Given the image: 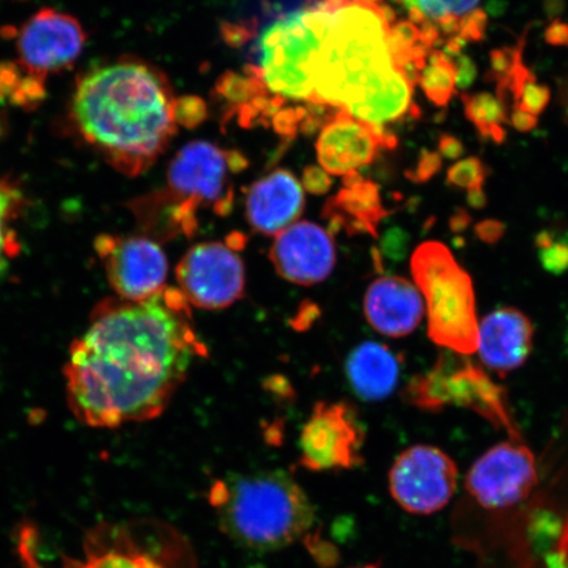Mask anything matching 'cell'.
<instances>
[{
	"mask_svg": "<svg viewBox=\"0 0 568 568\" xmlns=\"http://www.w3.org/2000/svg\"><path fill=\"white\" fill-rule=\"evenodd\" d=\"M510 122H513L517 131L530 132L537 126L538 119L527 111L515 109L513 116H510Z\"/></svg>",
	"mask_w": 568,
	"mask_h": 568,
	"instance_id": "obj_37",
	"label": "cell"
},
{
	"mask_svg": "<svg viewBox=\"0 0 568 568\" xmlns=\"http://www.w3.org/2000/svg\"><path fill=\"white\" fill-rule=\"evenodd\" d=\"M207 357L180 290L146 301L106 300L70 347L71 410L92 428L153 420L172 402L196 358Z\"/></svg>",
	"mask_w": 568,
	"mask_h": 568,
	"instance_id": "obj_1",
	"label": "cell"
},
{
	"mask_svg": "<svg viewBox=\"0 0 568 568\" xmlns=\"http://www.w3.org/2000/svg\"><path fill=\"white\" fill-rule=\"evenodd\" d=\"M365 428L346 402H318L301 435V465L311 471L351 470L364 462Z\"/></svg>",
	"mask_w": 568,
	"mask_h": 568,
	"instance_id": "obj_11",
	"label": "cell"
},
{
	"mask_svg": "<svg viewBox=\"0 0 568 568\" xmlns=\"http://www.w3.org/2000/svg\"><path fill=\"white\" fill-rule=\"evenodd\" d=\"M478 233L483 240H496L501 236L503 225L496 222H486L478 225Z\"/></svg>",
	"mask_w": 568,
	"mask_h": 568,
	"instance_id": "obj_38",
	"label": "cell"
},
{
	"mask_svg": "<svg viewBox=\"0 0 568 568\" xmlns=\"http://www.w3.org/2000/svg\"><path fill=\"white\" fill-rule=\"evenodd\" d=\"M439 152H442L445 159L457 160L464 155L465 149L459 140L445 134V136L439 140Z\"/></svg>",
	"mask_w": 568,
	"mask_h": 568,
	"instance_id": "obj_35",
	"label": "cell"
},
{
	"mask_svg": "<svg viewBox=\"0 0 568 568\" xmlns=\"http://www.w3.org/2000/svg\"><path fill=\"white\" fill-rule=\"evenodd\" d=\"M454 63H456L457 69V88L462 90L470 88L475 78H477V68H475L470 57L459 54Z\"/></svg>",
	"mask_w": 568,
	"mask_h": 568,
	"instance_id": "obj_34",
	"label": "cell"
},
{
	"mask_svg": "<svg viewBox=\"0 0 568 568\" xmlns=\"http://www.w3.org/2000/svg\"><path fill=\"white\" fill-rule=\"evenodd\" d=\"M0 134H2V125H0Z\"/></svg>",
	"mask_w": 568,
	"mask_h": 568,
	"instance_id": "obj_42",
	"label": "cell"
},
{
	"mask_svg": "<svg viewBox=\"0 0 568 568\" xmlns=\"http://www.w3.org/2000/svg\"><path fill=\"white\" fill-rule=\"evenodd\" d=\"M352 568H379V567L375 566V565H366V566L352 567Z\"/></svg>",
	"mask_w": 568,
	"mask_h": 568,
	"instance_id": "obj_41",
	"label": "cell"
},
{
	"mask_svg": "<svg viewBox=\"0 0 568 568\" xmlns=\"http://www.w3.org/2000/svg\"><path fill=\"white\" fill-rule=\"evenodd\" d=\"M395 145V138L389 136L385 130L338 110L320 132L316 151L320 165L326 173L349 175L372 163L382 148Z\"/></svg>",
	"mask_w": 568,
	"mask_h": 568,
	"instance_id": "obj_16",
	"label": "cell"
},
{
	"mask_svg": "<svg viewBox=\"0 0 568 568\" xmlns=\"http://www.w3.org/2000/svg\"><path fill=\"white\" fill-rule=\"evenodd\" d=\"M229 170L232 172L230 152L207 141H193L170 162L168 186L162 191L190 216L196 217L199 207H212L225 216L233 203Z\"/></svg>",
	"mask_w": 568,
	"mask_h": 568,
	"instance_id": "obj_8",
	"label": "cell"
},
{
	"mask_svg": "<svg viewBox=\"0 0 568 568\" xmlns=\"http://www.w3.org/2000/svg\"><path fill=\"white\" fill-rule=\"evenodd\" d=\"M326 216L336 226L354 232H376V224L387 215L383 209L379 189L373 182L362 180L357 173L346 175L345 189L325 207Z\"/></svg>",
	"mask_w": 568,
	"mask_h": 568,
	"instance_id": "obj_21",
	"label": "cell"
},
{
	"mask_svg": "<svg viewBox=\"0 0 568 568\" xmlns=\"http://www.w3.org/2000/svg\"><path fill=\"white\" fill-rule=\"evenodd\" d=\"M538 486L535 454L523 439L509 438L475 460L465 479L466 491L480 507L508 509L529 499Z\"/></svg>",
	"mask_w": 568,
	"mask_h": 568,
	"instance_id": "obj_10",
	"label": "cell"
},
{
	"mask_svg": "<svg viewBox=\"0 0 568 568\" xmlns=\"http://www.w3.org/2000/svg\"><path fill=\"white\" fill-rule=\"evenodd\" d=\"M404 399L423 410H442L447 406L470 409L509 438L523 439L510 414L506 390L473 362L457 353L439 357L429 373L418 375L404 389Z\"/></svg>",
	"mask_w": 568,
	"mask_h": 568,
	"instance_id": "obj_7",
	"label": "cell"
},
{
	"mask_svg": "<svg viewBox=\"0 0 568 568\" xmlns=\"http://www.w3.org/2000/svg\"><path fill=\"white\" fill-rule=\"evenodd\" d=\"M480 0H399L412 23L436 24L445 34L459 33L462 20L477 10Z\"/></svg>",
	"mask_w": 568,
	"mask_h": 568,
	"instance_id": "obj_22",
	"label": "cell"
},
{
	"mask_svg": "<svg viewBox=\"0 0 568 568\" xmlns=\"http://www.w3.org/2000/svg\"><path fill=\"white\" fill-rule=\"evenodd\" d=\"M458 467L447 454L429 445H415L394 462L389 494L402 509L416 516L443 510L458 486Z\"/></svg>",
	"mask_w": 568,
	"mask_h": 568,
	"instance_id": "obj_9",
	"label": "cell"
},
{
	"mask_svg": "<svg viewBox=\"0 0 568 568\" xmlns=\"http://www.w3.org/2000/svg\"><path fill=\"white\" fill-rule=\"evenodd\" d=\"M535 326L520 310L503 307L479 323L478 353L486 367L500 376L520 368L529 358Z\"/></svg>",
	"mask_w": 568,
	"mask_h": 568,
	"instance_id": "obj_18",
	"label": "cell"
},
{
	"mask_svg": "<svg viewBox=\"0 0 568 568\" xmlns=\"http://www.w3.org/2000/svg\"><path fill=\"white\" fill-rule=\"evenodd\" d=\"M18 62L28 73L47 81L80 59L87 32L69 13L42 9L16 32Z\"/></svg>",
	"mask_w": 568,
	"mask_h": 568,
	"instance_id": "obj_14",
	"label": "cell"
},
{
	"mask_svg": "<svg viewBox=\"0 0 568 568\" xmlns=\"http://www.w3.org/2000/svg\"><path fill=\"white\" fill-rule=\"evenodd\" d=\"M550 101V90L544 84H539L532 77L524 84V88L515 103V109H520L538 116L548 106Z\"/></svg>",
	"mask_w": 568,
	"mask_h": 568,
	"instance_id": "obj_29",
	"label": "cell"
},
{
	"mask_svg": "<svg viewBox=\"0 0 568 568\" xmlns=\"http://www.w3.org/2000/svg\"><path fill=\"white\" fill-rule=\"evenodd\" d=\"M443 165L442 155L437 153L424 152L420 162H418L415 174H412V178H415V181L425 182L428 181L429 178L435 175L438 172V169Z\"/></svg>",
	"mask_w": 568,
	"mask_h": 568,
	"instance_id": "obj_33",
	"label": "cell"
},
{
	"mask_svg": "<svg viewBox=\"0 0 568 568\" xmlns=\"http://www.w3.org/2000/svg\"><path fill=\"white\" fill-rule=\"evenodd\" d=\"M95 252L119 300L146 301L166 287L169 262L158 241L101 234L95 240Z\"/></svg>",
	"mask_w": 568,
	"mask_h": 568,
	"instance_id": "obj_13",
	"label": "cell"
},
{
	"mask_svg": "<svg viewBox=\"0 0 568 568\" xmlns=\"http://www.w3.org/2000/svg\"><path fill=\"white\" fill-rule=\"evenodd\" d=\"M367 323L390 338L409 336L426 314L424 297L415 282L389 275L375 280L364 300Z\"/></svg>",
	"mask_w": 568,
	"mask_h": 568,
	"instance_id": "obj_17",
	"label": "cell"
},
{
	"mask_svg": "<svg viewBox=\"0 0 568 568\" xmlns=\"http://www.w3.org/2000/svg\"><path fill=\"white\" fill-rule=\"evenodd\" d=\"M331 11L323 2L273 21L257 44L258 65L248 68L270 94L281 101L310 103L312 75L328 32Z\"/></svg>",
	"mask_w": 568,
	"mask_h": 568,
	"instance_id": "obj_6",
	"label": "cell"
},
{
	"mask_svg": "<svg viewBox=\"0 0 568 568\" xmlns=\"http://www.w3.org/2000/svg\"><path fill=\"white\" fill-rule=\"evenodd\" d=\"M426 98L438 106L449 104L457 89L456 63L442 51H433L420 77Z\"/></svg>",
	"mask_w": 568,
	"mask_h": 568,
	"instance_id": "obj_26",
	"label": "cell"
},
{
	"mask_svg": "<svg viewBox=\"0 0 568 568\" xmlns=\"http://www.w3.org/2000/svg\"><path fill=\"white\" fill-rule=\"evenodd\" d=\"M175 278L191 307L201 310L229 308L245 291L244 262L223 243L191 247L176 265Z\"/></svg>",
	"mask_w": 568,
	"mask_h": 568,
	"instance_id": "obj_12",
	"label": "cell"
},
{
	"mask_svg": "<svg viewBox=\"0 0 568 568\" xmlns=\"http://www.w3.org/2000/svg\"><path fill=\"white\" fill-rule=\"evenodd\" d=\"M564 104H565L566 113L568 116V81L565 84V90H564Z\"/></svg>",
	"mask_w": 568,
	"mask_h": 568,
	"instance_id": "obj_40",
	"label": "cell"
},
{
	"mask_svg": "<svg viewBox=\"0 0 568 568\" xmlns=\"http://www.w3.org/2000/svg\"><path fill=\"white\" fill-rule=\"evenodd\" d=\"M26 203L23 191L10 180H0V275L9 270L19 253L17 231L13 229Z\"/></svg>",
	"mask_w": 568,
	"mask_h": 568,
	"instance_id": "obj_24",
	"label": "cell"
},
{
	"mask_svg": "<svg viewBox=\"0 0 568 568\" xmlns=\"http://www.w3.org/2000/svg\"><path fill=\"white\" fill-rule=\"evenodd\" d=\"M210 500L224 535L257 552L288 548L316 518L308 495L283 470L231 475L211 487Z\"/></svg>",
	"mask_w": 568,
	"mask_h": 568,
	"instance_id": "obj_4",
	"label": "cell"
},
{
	"mask_svg": "<svg viewBox=\"0 0 568 568\" xmlns=\"http://www.w3.org/2000/svg\"><path fill=\"white\" fill-rule=\"evenodd\" d=\"M467 199L468 203H470L471 207L474 209H483L487 203L485 190L483 189L468 191Z\"/></svg>",
	"mask_w": 568,
	"mask_h": 568,
	"instance_id": "obj_39",
	"label": "cell"
},
{
	"mask_svg": "<svg viewBox=\"0 0 568 568\" xmlns=\"http://www.w3.org/2000/svg\"><path fill=\"white\" fill-rule=\"evenodd\" d=\"M268 257L283 280L314 286L328 278L336 266L335 241L323 226L295 223L276 234Z\"/></svg>",
	"mask_w": 568,
	"mask_h": 568,
	"instance_id": "obj_15",
	"label": "cell"
},
{
	"mask_svg": "<svg viewBox=\"0 0 568 568\" xmlns=\"http://www.w3.org/2000/svg\"><path fill=\"white\" fill-rule=\"evenodd\" d=\"M521 52L514 48L497 49L491 53V74L497 89L506 87L515 69L521 63Z\"/></svg>",
	"mask_w": 568,
	"mask_h": 568,
	"instance_id": "obj_30",
	"label": "cell"
},
{
	"mask_svg": "<svg viewBox=\"0 0 568 568\" xmlns=\"http://www.w3.org/2000/svg\"><path fill=\"white\" fill-rule=\"evenodd\" d=\"M45 81L17 62H0V103L33 110L45 98Z\"/></svg>",
	"mask_w": 568,
	"mask_h": 568,
	"instance_id": "obj_23",
	"label": "cell"
},
{
	"mask_svg": "<svg viewBox=\"0 0 568 568\" xmlns=\"http://www.w3.org/2000/svg\"><path fill=\"white\" fill-rule=\"evenodd\" d=\"M175 99L160 69L136 57H120L78 77L70 118L77 133L106 163L138 176L175 136Z\"/></svg>",
	"mask_w": 568,
	"mask_h": 568,
	"instance_id": "obj_2",
	"label": "cell"
},
{
	"mask_svg": "<svg viewBox=\"0 0 568 568\" xmlns=\"http://www.w3.org/2000/svg\"><path fill=\"white\" fill-rule=\"evenodd\" d=\"M207 105L203 99L194 95H186L175 99L174 119L178 126L195 130L207 119Z\"/></svg>",
	"mask_w": 568,
	"mask_h": 568,
	"instance_id": "obj_28",
	"label": "cell"
},
{
	"mask_svg": "<svg viewBox=\"0 0 568 568\" xmlns=\"http://www.w3.org/2000/svg\"><path fill=\"white\" fill-rule=\"evenodd\" d=\"M328 32L312 75L310 104L344 110L368 125H385L414 109V84L390 48L394 12L381 0H325Z\"/></svg>",
	"mask_w": 568,
	"mask_h": 568,
	"instance_id": "obj_3",
	"label": "cell"
},
{
	"mask_svg": "<svg viewBox=\"0 0 568 568\" xmlns=\"http://www.w3.org/2000/svg\"><path fill=\"white\" fill-rule=\"evenodd\" d=\"M400 361L388 346L364 343L346 361V376L355 395L366 402L386 399L396 388Z\"/></svg>",
	"mask_w": 568,
	"mask_h": 568,
	"instance_id": "obj_20",
	"label": "cell"
},
{
	"mask_svg": "<svg viewBox=\"0 0 568 568\" xmlns=\"http://www.w3.org/2000/svg\"><path fill=\"white\" fill-rule=\"evenodd\" d=\"M302 184L287 170L255 182L246 196V217L255 232L276 236L295 224L304 211Z\"/></svg>",
	"mask_w": 568,
	"mask_h": 568,
	"instance_id": "obj_19",
	"label": "cell"
},
{
	"mask_svg": "<svg viewBox=\"0 0 568 568\" xmlns=\"http://www.w3.org/2000/svg\"><path fill=\"white\" fill-rule=\"evenodd\" d=\"M487 16L483 10H475L462 20L459 33L462 39L467 41H480L485 38Z\"/></svg>",
	"mask_w": 568,
	"mask_h": 568,
	"instance_id": "obj_31",
	"label": "cell"
},
{
	"mask_svg": "<svg viewBox=\"0 0 568 568\" xmlns=\"http://www.w3.org/2000/svg\"><path fill=\"white\" fill-rule=\"evenodd\" d=\"M410 272L424 297L433 343L460 355L478 351L479 322L471 276L442 243L416 248Z\"/></svg>",
	"mask_w": 568,
	"mask_h": 568,
	"instance_id": "obj_5",
	"label": "cell"
},
{
	"mask_svg": "<svg viewBox=\"0 0 568 568\" xmlns=\"http://www.w3.org/2000/svg\"><path fill=\"white\" fill-rule=\"evenodd\" d=\"M303 183L312 194H324L332 186V180L323 168L310 166L304 170Z\"/></svg>",
	"mask_w": 568,
	"mask_h": 568,
	"instance_id": "obj_32",
	"label": "cell"
},
{
	"mask_svg": "<svg viewBox=\"0 0 568 568\" xmlns=\"http://www.w3.org/2000/svg\"><path fill=\"white\" fill-rule=\"evenodd\" d=\"M465 103L466 116L477 126L483 138L501 142L506 138L504 124H507V106L499 98L480 92V94H465L462 97Z\"/></svg>",
	"mask_w": 568,
	"mask_h": 568,
	"instance_id": "obj_25",
	"label": "cell"
},
{
	"mask_svg": "<svg viewBox=\"0 0 568 568\" xmlns=\"http://www.w3.org/2000/svg\"><path fill=\"white\" fill-rule=\"evenodd\" d=\"M486 169L481 161L475 158L462 160L447 173V182L454 187L467 191L483 189L486 181Z\"/></svg>",
	"mask_w": 568,
	"mask_h": 568,
	"instance_id": "obj_27",
	"label": "cell"
},
{
	"mask_svg": "<svg viewBox=\"0 0 568 568\" xmlns=\"http://www.w3.org/2000/svg\"><path fill=\"white\" fill-rule=\"evenodd\" d=\"M546 40L551 45H568V24L562 21H554L546 31Z\"/></svg>",
	"mask_w": 568,
	"mask_h": 568,
	"instance_id": "obj_36",
	"label": "cell"
}]
</instances>
